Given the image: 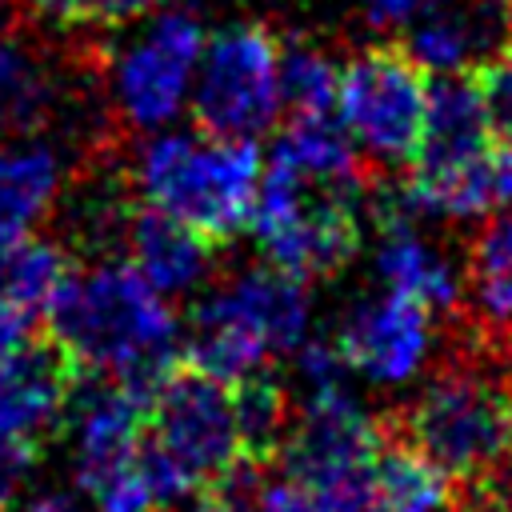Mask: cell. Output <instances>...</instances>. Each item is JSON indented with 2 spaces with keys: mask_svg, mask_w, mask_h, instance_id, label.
<instances>
[{
  "mask_svg": "<svg viewBox=\"0 0 512 512\" xmlns=\"http://www.w3.org/2000/svg\"><path fill=\"white\" fill-rule=\"evenodd\" d=\"M256 512H332V508H324V504H320L308 488H300L296 480L280 476V480H264V484H260Z\"/></svg>",
  "mask_w": 512,
  "mask_h": 512,
  "instance_id": "26",
  "label": "cell"
},
{
  "mask_svg": "<svg viewBox=\"0 0 512 512\" xmlns=\"http://www.w3.org/2000/svg\"><path fill=\"white\" fill-rule=\"evenodd\" d=\"M36 324L40 316L16 308V304H0V352H12L28 340H36Z\"/></svg>",
  "mask_w": 512,
  "mask_h": 512,
  "instance_id": "28",
  "label": "cell"
},
{
  "mask_svg": "<svg viewBox=\"0 0 512 512\" xmlns=\"http://www.w3.org/2000/svg\"><path fill=\"white\" fill-rule=\"evenodd\" d=\"M212 300L236 316L268 356L276 352H292L300 348V340L308 336V316H312V300L300 276L264 264L252 268L244 276H236L228 288L212 292Z\"/></svg>",
  "mask_w": 512,
  "mask_h": 512,
  "instance_id": "14",
  "label": "cell"
},
{
  "mask_svg": "<svg viewBox=\"0 0 512 512\" xmlns=\"http://www.w3.org/2000/svg\"><path fill=\"white\" fill-rule=\"evenodd\" d=\"M380 432L384 424L364 412L348 384L312 388L304 392L300 416L280 444L284 476L308 488L332 512H360Z\"/></svg>",
  "mask_w": 512,
  "mask_h": 512,
  "instance_id": "5",
  "label": "cell"
},
{
  "mask_svg": "<svg viewBox=\"0 0 512 512\" xmlns=\"http://www.w3.org/2000/svg\"><path fill=\"white\" fill-rule=\"evenodd\" d=\"M48 336L96 376L136 392L144 404L152 388L180 364V320L132 264H92L68 272L40 312Z\"/></svg>",
  "mask_w": 512,
  "mask_h": 512,
  "instance_id": "2",
  "label": "cell"
},
{
  "mask_svg": "<svg viewBox=\"0 0 512 512\" xmlns=\"http://www.w3.org/2000/svg\"><path fill=\"white\" fill-rule=\"evenodd\" d=\"M380 424L384 432L368 468L360 512H444L452 504V480L428 456H420L388 416Z\"/></svg>",
  "mask_w": 512,
  "mask_h": 512,
  "instance_id": "15",
  "label": "cell"
},
{
  "mask_svg": "<svg viewBox=\"0 0 512 512\" xmlns=\"http://www.w3.org/2000/svg\"><path fill=\"white\" fill-rule=\"evenodd\" d=\"M268 156L292 164L296 172H304L312 180L364 184L360 152L332 112H292V120L284 124V132L276 136Z\"/></svg>",
  "mask_w": 512,
  "mask_h": 512,
  "instance_id": "19",
  "label": "cell"
},
{
  "mask_svg": "<svg viewBox=\"0 0 512 512\" xmlns=\"http://www.w3.org/2000/svg\"><path fill=\"white\" fill-rule=\"evenodd\" d=\"M144 412L148 436L200 484L240 460L228 384L188 368L184 360L152 388Z\"/></svg>",
  "mask_w": 512,
  "mask_h": 512,
  "instance_id": "9",
  "label": "cell"
},
{
  "mask_svg": "<svg viewBox=\"0 0 512 512\" xmlns=\"http://www.w3.org/2000/svg\"><path fill=\"white\" fill-rule=\"evenodd\" d=\"M60 156L52 144L20 136L0 148V240L36 232L60 196Z\"/></svg>",
  "mask_w": 512,
  "mask_h": 512,
  "instance_id": "16",
  "label": "cell"
},
{
  "mask_svg": "<svg viewBox=\"0 0 512 512\" xmlns=\"http://www.w3.org/2000/svg\"><path fill=\"white\" fill-rule=\"evenodd\" d=\"M36 464H40V440L0 432V512H16V504L32 488Z\"/></svg>",
  "mask_w": 512,
  "mask_h": 512,
  "instance_id": "25",
  "label": "cell"
},
{
  "mask_svg": "<svg viewBox=\"0 0 512 512\" xmlns=\"http://www.w3.org/2000/svg\"><path fill=\"white\" fill-rule=\"evenodd\" d=\"M432 72L404 44L356 52L336 80V120L352 144L388 168H404L420 144Z\"/></svg>",
  "mask_w": 512,
  "mask_h": 512,
  "instance_id": "6",
  "label": "cell"
},
{
  "mask_svg": "<svg viewBox=\"0 0 512 512\" xmlns=\"http://www.w3.org/2000/svg\"><path fill=\"white\" fill-rule=\"evenodd\" d=\"M56 112L60 80L52 64L16 32H0V136H36L56 120Z\"/></svg>",
  "mask_w": 512,
  "mask_h": 512,
  "instance_id": "17",
  "label": "cell"
},
{
  "mask_svg": "<svg viewBox=\"0 0 512 512\" xmlns=\"http://www.w3.org/2000/svg\"><path fill=\"white\" fill-rule=\"evenodd\" d=\"M264 156L256 140L156 128L132 160V184L144 204L168 212L212 244L248 228Z\"/></svg>",
  "mask_w": 512,
  "mask_h": 512,
  "instance_id": "3",
  "label": "cell"
},
{
  "mask_svg": "<svg viewBox=\"0 0 512 512\" xmlns=\"http://www.w3.org/2000/svg\"><path fill=\"white\" fill-rule=\"evenodd\" d=\"M388 420L452 480L460 512L512 504V340L472 324Z\"/></svg>",
  "mask_w": 512,
  "mask_h": 512,
  "instance_id": "1",
  "label": "cell"
},
{
  "mask_svg": "<svg viewBox=\"0 0 512 512\" xmlns=\"http://www.w3.org/2000/svg\"><path fill=\"white\" fill-rule=\"evenodd\" d=\"M68 272L72 260L56 240H44L36 232L0 240V304H16L40 316Z\"/></svg>",
  "mask_w": 512,
  "mask_h": 512,
  "instance_id": "22",
  "label": "cell"
},
{
  "mask_svg": "<svg viewBox=\"0 0 512 512\" xmlns=\"http://www.w3.org/2000/svg\"><path fill=\"white\" fill-rule=\"evenodd\" d=\"M188 108L200 132L208 136H264L284 100H280V40L264 24H228L204 40Z\"/></svg>",
  "mask_w": 512,
  "mask_h": 512,
  "instance_id": "7",
  "label": "cell"
},
{
  "mask_svg": "<svg viewBox=\"0 0 512 512\" xmlns=\"http://www.w3.org/2000/svg\"><path fill=\"white\" fill-rule=\"evenodd\" d=\"M20 12L44 20V24H72L76 20V0H12Z\"/></svg>",
  "mask_w": 512,
  "mask_h": 512,
  "instance_id": "30",
  "label": "cell"
},
{
  "mask_svg": "<svg viewBox=\"0 0 512 512\" xmlns=\"http://www.w3.org/2000/svg\"><path fill=\"white\" fill-rule=\"evenodd\" d=\"M152 0H76V20H88L96 28H124L148 12Z\"/></svg>",
  "mask_w": 512,
  "mask_h": 512,
  "instance_id": "27",
  "label": "cell"
},
{
  "mask_svg": "<svg viewBox=\"0 0 512 512\" xmlns=\"http://www.w3.org/2000/svg\"><path fill=\"white\" fill-rule=\"evenodd\" d=\"M60 428H68L76 492L92 496L108 476L132 464L148 432V412H144V400L124 384L84 372L64 404Z\"/></svg>",
  "mask_w": 512,
  "mask_h": 512,
  "instance_id": "10",
  "label": "cell"
},
{
  "mask_svg": "<svg viewBox=\"0 0 512 512\" xmlns=\"http://www.w3.org/2000/svg\"><path fill=\"white\" fill-rule=\"evenodd\" d=\"M476 92H480V104H484V116H488V128L500 144H512V28L508 36L468 68Z\"/></svg>",
  "mask_w": 512,
  "mask_h": 512,
  "instance_id": "24",
  "label": "cell"
},
{
  "mask_svg": "<svg viewBox=\"0 0 512 512\" xmlns=\"http://www.w3.org/2000/svg\"><path fill=\"white\" fill-rule=\"evenodd\" d=\"M340 68L312 44H280V100L292 112H336Z\"/></svg>",
  "mask_w": 512,
  "mask_h": 512,
  "instance_id": "23",
  "label": "cell"
},
{
  "mask_svg": "<svg viewBox=\"0 0 512 512\" xmlns=\"http://www.w3.org/2000/svg\"><path fill=\"white\" fill-rule=\"evenodd\" d=\"M468 288L480 312L476 324L512 340V204L484 216L468 256Z\"/></svg>",
  "mask_w": 512,
  "mask_h": 512,
  "instance_id": "20",
  "label": "cell"
},
{
  "mask_svg": "<svg viewBox=\"0 0 512 512\" xmlns=\"http://www.w3.org/2000/svg\"><path fill=\"white\" fill-rule=\"evenodd\" d=\"M80 376L84 368L52 336L0 352V432L28 440L56 432Z\"/></svg>",
  "mask_w": 512,
  "mask_h": 512,
  "instance_id": "12",
  "label": "cell"
},
{
  "mask_svg": "<svg viewBox=\"0 0 512 512\" xmlns=\"http://www.w3.org/2000/svg\"><path fill=\"white\" fill-rule=\"evenodd\" d=\"M124 248L128 264L160 292V296H184L204 284L212 272V240L192 232L188 224L172 220L168 212L144 204L128 212L124 224Z\"/></svg>",
  "mask_w": 512,
  "mask_h": 512,
  "instance_id": "13",
  "label": "cell"
},
{
  "mask_svg": "<svg viewBox=\"0 0 512 512\" xmlns=\"http://www.w3.org/2000/svg\"><path fill=\"white\" fill-rule=\"evenodd\" d=\"M228 396H232V428H236L240 460H252L264 468L268 460L280 456V444L292 428L288 392L272 372L256 368L236 384H228Z\"/></svg>",
  "mask_w": 512,
  "mask_h": 512,
  "instance_id": "21",
  "label": "cell"
},
{
  "mask_svg": "<svg viewBox=\"0 0 512 512\" xmlns=\"http://www.w3.org/2000/svg\"><path fill=\"white\" fill-rule=\"evenodd\" d=\"M332 344L348 372H360L376 384H400L420 372L432 348V312L384 288V296H368L348 308Z\"/></svg>",
  "mask_w": 512,
  "mask_h": 512,
  "instance_id": "11",
  "label": "cell"
},
{
  "mask_svg": "<svg viewBox=\"0 0 512 512\" xmlns=\"http://www.w3.org/2000/svg\"><path fill=\"white\" fill-rule=\"evenodd\" d=\"M204 28L192 12L168 8L152 16L112 60V100L136 128H168L192 92Z\"/></svg>",
  "mask_w": 512,
  "mask_h": 512,
  "instance_id": "8",
  "label": "cell"
},
{
  "mask_svg": "<svg viewBox=\"0 0 512 512\" xmlns=\"http://www.w3.org/2000/svg\"><path fill=\"white\" fill-rule=\"evenodd\" d=\"M376 272L388 292H400V296L424 304L432 316L460 308V280H456L452 264L432 244H424L412 224L380 228Z\"/></svg>",
  "mask_w": 512,
  "mask_h": 512,
  "instance_id": "18",
  "label": "cell"
},
{
  "mask_svg": "<svg viewBox=\"0 0 512 512\" xmlns=\"http://www.w3.org/2000/svg\"><path fill=\"white\" fill-rule=\"evenodd\" d=\"M424 8V0H364V12L372 24L392 28V24H408L416 12Z\"/></svg>",
  "mask_w": 512,
  "mask_h": 512,
  "instance_id": "29",
  "label": "cell"
},
{
  "mask_svg": "<svg viewBox=\"0 0 512 512\" xmlns=\"http://www.w3.org/2000/svg\"><path fill=\"white\" fill-rule=\"evenodd\" d=\"M364 184H328L264 156L248 228L268 264L316 280L340 272L360 248Z\"/></svg>",
  "mask_w": 512,
  "mask_h": 512,
  "instance_id": "4",
  "label": "cell"
}]
</instances>
